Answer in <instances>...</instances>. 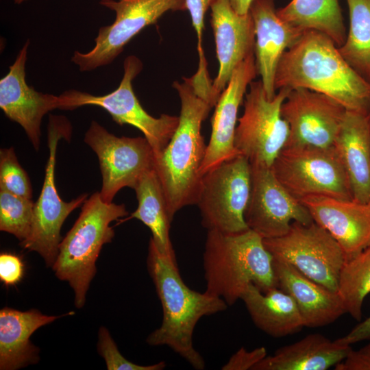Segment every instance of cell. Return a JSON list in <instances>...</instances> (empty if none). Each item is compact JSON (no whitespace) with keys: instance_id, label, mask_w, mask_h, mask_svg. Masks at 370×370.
Masks as SVG:
<instances>
[{"instance_id":"f35d334b","label":"cell","mask_w":370,"mask_h":370,"mask_svg":"<svg viewBox=\"0 0 370 370\" xmlns=\"http://www.w3.org/2000/svg\"><path fill=\"white\" fill-rule=\"evenodd\" d=\"M25 1H27V0H14V3H17V4H21L23 2Z\"/></svg>"},{"instance_id":"836d02e7","label":"cell","mask_w":370,"mask_h":370,"mask_svg":"<svg viewBox=\"0 0 370 370\" xmlns=\"http://www.w3.org/2000/svg\"><path fill=\"white\" fill-rule=\"evenodd\" d=\"M23 264L21 258L12 254L0 255V280L6 286H14L22 278Z\"/></svg>"},{"instance_id":"f546056e","label":"cell","mask_w":370,"mask_h":370,"mask_svg":"<svg viewBox=\"0 0 370 370\" xmlns=\"http://www.w3.org/2000/svg\"><path fill=\"white\" fill-rule=\"evenodd\" d=\"M35 202L0 190V230L16 236L21 242L31 232Z\"/></svg>"},{"instance_id":"7402d4cb","label":"cell","mask_w":370,"mask_h":370,"mask_svg":"<svg viewBox=\"0 0 370 370\" xmlns=\"http://www.w3.org/2000/svg\"><path fill=\"white\" fill-rule=\"evenodd\" d=\"M354 200L370 202V130L367 115L347 110L334 143Z\"/></svg>"},{"instance_id":"7a4b0ae2","label":"cell","mask_w":370,"mask_h":370,"mask_svg":"<svg viewBox=\"0 0 370 370\" xmlns=\"http://www.w3.org/2000/svg\"><path fill=\"white\" fill-rule=\"evenodd\" d=\"M147 264L162 308V323L147 343L168 346L194 369H204V360L193 347L195 328L201 318L224 311L228 305L206 291L190 288L180 275L175 256L160 251L151 238Z\"/></svg>"},{"instance_id":"74e56055","label":"cell","mask_w":370,"mask_h":370,"mask_svg":"<svg viewBox=\"0 0 370 370\" xmlns=\"http://www.w3.org/2000/svg\"><path fill=\"white\" fill-rule=\"evenodd\" d=\"M254 0H230L234 10L240 14H245L249 12V8Z\"/></svg>"},{"instance_id":"30bf717a","label":"cell","mask_w":370,"mask_h":370,"mask_svg":"<svg viewBox=\"0 0 370 370\" xmlns=\"http://www.w3.org/2000/svg\"><path fill=\"white\" fill-rule=\"evenodd\" d=\"M271 169L285 188L299 201L314 195L354 200L348 177L334 145L284 148Z\"/></svg>"},{"instance_id":"52a82bcc","label":"cell","mask_w":370,"mask_h":370,"mask_svg":"<svg viewBox=\"0 0 370 370\" xmlns=\"http://www.w3.org/2000/svg\"><path fill=\"white\" fill-rule=\"evenodd\" d=\"M71 125L65 116L50 115L48 124L47 160L42 188L35 202L31 232L27 239L20 243L25 249L36 251L44 259L46 265H53L62 241L61 227L67 217L82 206L88 198L84 193L67 202L63 201L55 183L56 157L58 141L69 140Z\"/></svg>"},{"instance_id":"9a60e30c","label":"cell","mask_w":370,"mask_h":370,"mask_svg":"<svg viewBox=\"0 0 370 370\" xmlns=\"http://www.w3.org/2000/svg\"><path fill=\"white\" fill-rule=\"evenodd\" d=\"M346 112L324 94L304 88L291 89L281 108L290 129L285 148L333 146Z\"/></svg>"},{"instance_id":"3957f363","label":"cell","mask_w":370,"mask_h":370,"mask_svg":"<svg viewBox=\"0 0 370 370\" xmlns=\"http://www.w3.org/2000/svg\"><path fill=\"white\" fill-rule=\"evenodd\" d=\"M173 86L181 101L179 124L155 162L172 220L182 208L197 204L202 177L199 169L207 147L201 124L212 108L197 93L191 77L175 82Z\"/></svg>"},{"instance_id":"277c9868","label":"cell","mask_w":370,"mask_h":370,"mask_svg":"<svg viewBox=\"0 0 370 370\" xmlns=\"http://www.w3.org/2000/svg\"><path fill=\"white\" fill-rule=\"evenodd\" d=\"M206 291L234 304L254 284L263 293L277 287L273 256L254 231L208 230L203 255Z\"/></svg>"},{"instance_id":"7c38bea8","label":"cell","mask_w":370,"mask_h":370,"mask_svg":"<svg viewBox=\"0 0 370 370\" xmlns=\"http://www.w3.org/2000/svg\"><path fill=\"white\" fill-rule=\"evenodd\" d=\"M100 4L114 11L116 17L111 25L99 29L90 51L74 52L71 60L81 71L112 62L132 38L166 12L187 10L185 0H101Z\"/></svg>"},{"instance_id":"d6a6232c","label":"cell","mask_w":370,"mask_h":370,"mask_svg":"<svg viewBox=\"0 0 370 370\" xmlns=\"http://www.w3.org/2000/svg\"><path fill=\"white\" fill-rule=\"evenodd\" d=\"M267 356L264 347H257L251 351L241 347L222 367L223 370H253V368Z\"/></svg>"},{"instance_id":"9c48e42d","label":"cell","mask_w":370,"mask_h":370,"mask_svg":"<svg viewBox=\"0 0 370 370\" xmlns=\"http://www.w3.org/2000/svg\"><path fill=\"white\" fill-rule=\"evenodd\" d=\"M291 90L282 88L269 99L260 80L249 84L243 114L235 130L234 146L251 164L271 167L285 148L290 129L281 108Z\"/></svg>"},{"instance_id":"4fadbf2b","label":"cell","mask_w":370,"mask_h":370,"mask_svg":"<svg viewBox=\"0 0 370 370\" xmlns=\"http://www.w3.org/2000/svg\"><path fill=\"white\" fill-rule=\"evenodd\" d=\"M84 142L97 154L102 185L101 199L112 203L124 187L135 188L147 172L155 169L154 152L145 137H118L92 121Z\"/></svg>"},{"instance_id":"4316f807","label":"cell","mask_w":370,"mask_h":370,"mask_svg":"<svg viewBox=\"0 0 370 370\" xmlns=\"http://www.w3.org/2000/svg\"><path fill=\"white\" fill-rule=\"evenodd\" d=\"M277 13L282 21L303 32L312 29L325 34L338 48L345 41L338 0H292Z\"/></svg>"},{"instance_id":"484cf974","label":"cell","mask_w":370,"mask_h":370,"mask_svg":"<svg viewBox=\"0 0 370 370\" xmlns=\"http://www.w3.org/2000/svg\"><path fill=\"white\" fill-rule=\"evenodd\" d=\"M138 200L131 214L150 230L151 239L162 253L175 256L169 231L173 221L169 214L165 195L155 169L147 172L134 188Z\"/></svg>"},{"instance_id":"e0dca14e","label":"cell","mask_w":370,"mask_h":370,"mask_svg":"<svg viewBox=\"0 0 370 370\" xmlns=\"http://www.w3.org/2000/svg\"><path fill=\"white\" fill-rule=\"evenodd\" d=\"M257 74L255 55L253 53L236 68L221 94L211 120L212 131L199 169L201 176L238 155L234 146L238 111L247 86Z\"/></svg>"},{"instance_id":"d4e9b609","label":"cell","mask_w":370,"mask_h":370,"mask_svg":"<svg viewBox=\"0 0 370 370\" xmlns=\"http://www.w3.org/2000/svg\"><path fill=\"white\" fill-rule=\"evenodd\" d=\"M241 299L255 325L272 337L292 335L304 327L295 301L278 287L263 293L251 284Z\"/></svg>"},{"instance_id":"ab89813d","label":"cell","mask_w":370,"mask_h":370,"mask_svg":"<svg viewBox=\"0 0 370 370\" xmlns=\"http://www.w3.org/2000/svg\"><path fill=\"white\" fill-rule=\"evenodd\" d=\"M367 116H368V121H369V130H370V112L369 113V114L367 115Z\"/></svg>"},{"instance_id":"cb8c5ba5","label":"cell","mask_w":370,"mask_h":370,"mask_svg":"<svg viewBox=\"0 0 370 370\" xmlns=\"http://www.w3.org/2000/svg\"><path fill=\"white\" fill-rule=\"evenodd\" d=\"M352 349L321 334H310L267 356L253 370H326L344 360Z\"/></svg>"},{"instance_id":"d590c367","label":"cell","mask_w":370,"mask_h":370,"mask_svg":"<svg viewBox=\"0 0 370 370\" xmlns=\"http://www.w3.org/2000/svg\"><path fill=\"white\" fill-rule=\"evenodd\" d=\"M334 367L335 370H370V340L357 350L352 349L346 358Z\"/></svg>"},{"instance_id":"e575fe53","label":"cell","mask_w":370,"mask_h":370,"mask_svg":"<svg viewBox=\"0 0 370 370\" xmlns=\"http://www.w3.org/2000/svg\"><path fill=\"white\" fill-rule=\"evenodd\" d=\"M186 9L188 10L193 26L197 38V50L199 56H204L202 47V36L204 27V16L212 0H185Z\"/></svg>"},{"instance_id":"6da1fadb","label":"cell","mask_w":370,"mask_h":370,"mask_svg":"<svg viewBox=\"0 0 370 370\" xmlns=\"http://www.w3.org/2000/svg\"><path fill=\"white\" fill-rule=\"evenodd\" d=\"M275 88H307L332 98L348 111L370 112V82L319 31H305L285 51L277 68Z\"/></svg>"},{"instance_id":"ac0fdd59","label":"cell","mask_w":370,"mask_h":370,"mask_svg":"<svg viewBox=\"0 0 370 370\" xmlns=\"http://www.w3.org/2000/svg\"><path fill=\"white\" fill-rule=\"evenodd\" d=\"M29 41L19 51L8 73L0 80V108L10 120L18 123L36 150L40 145L41 123L49 112L59 109L60 98L38 92L25 79Z\"/></svg>"},{"instance_id":"f1b7e54d","label":"cell","mask_w":370,"mask_h":370,"mask_svg":"<svg viewBox=\"0 0 370 370\" xmlns=\"http://www.w3.org/2000/svg\"><path fill=\"white\" fill-rule=\"evenodd\" d=\"M337 293L346 313L360 321L364 299L370 293V245L345 262Z\"/></svg>"},{"instance_id":"2e32d148","label":"cell","mask_w":370,"mask_h":370,"mask_svg":"<svg viewBox=\"0 0 370 370\" xmlns=\"http://www.w3.org/2000/svg\"><path fill=\"white\" fill-rule=\"evenodd\" d=\"M210 23L219 68L212 82L211 105L215 106L236 68L254 53L255 30L250 12L237 13L230 0H212Z\"/></svg>"},{"instance_id":"5bb4252c","label":"cell","mask_w":370,"mask_h":370,"mask_svg":"<svg viewBox=\"0 0 370 370\" xmlns=\"http://www.w3.org/2000/svg\"><path fill=\"white\" fill-rule=\"evenodd\" d=\"M251 165V190L245 212L249 229L262 238L286 234L293 222L308 225L313 220L304 205L293 196L271 167Z\"/></svg>"},{"instance_id":"603a6c76","label":"cell","mask_w":370,"mask_h":370,"mask_svg":"<svg viewBox=\"0 0 370 370\" xmlns=\"http://www.w3.org/2000/svg\"><path fill=\"white\" fill-rule=\"evenodd\" d=\"M60 316L44 314L36 309L20 311L8 307L0 310V369L16 370L39 360V349L30 341L32 334Z\"/></svg>"},{"instance_id":"5b68a950","label":"cell","mask_w":370,"mask_h":370,"mask_svg":"<svg viewBox=\"0 0 370 370\" xmlns=\"http://www.w3.org/2000/svg\"><path fill=\"white\" fill-rule=\"evenodd\" d=\"M127 214L124 204L104 202L99 192H95L82 204L78 218L62 239L51 268L59 280L73 288L76 308L84 306L100 251L114 236L110 223Z\"/></svg>"},{"instance_id":"83f0119b","label":"cell","mask_w":370,"mask_h":370,"mask_svg":"<svg viewBox=\"0 0 370 370\" xmlns=\"http://www.w3.org/2000/svg\"><path fill=\"white\" fill-rule=\"evenodd\" d=\"M349 29L338 48L345 61L370 82V0H347Z\"/></svg>"},{"instance_id":"8d00e7d4","label":"cell","mask_w":370,"mask_h":370,"mask_svg":"<svg viewBox=\"0 0 370 370\" xmlns=\"http://www.w3.org/2000/svg\"><path fill=\"white\" fill-rule=\"evenodd\" d=\"M370 340V316L357 324L348 334L336 339L337 343L352 345L354 343Z\"/></svg>"},{"instance_id":"60d3db41","label":"cell","mask_w":370,"mask_h":370,"mask_svg":"<svg viewBox=\"0 0 370 370\" xmlns=\"http://www.w3.org/2000/svg\"><path fill=\"white\" fill-rule=\"evenodd\" d=\"M369 204H370V202H369Z\"/></svg>"},{"instance_id":"1f68e13d","label":"cell","mask_w":370,"mask_h":370,"mask_svg":"<svg viewBox=\"0 0 370 370\" xmlns=\"http://www.w3.org/2000/svg\"><path fill=\"white\" fill-rule=\"evenodd\" d=\"M97 351L104 359L108 370H162L164 361L151 365H139L127 360L119 352L108 330L101 326L98 332Z\"/></svg>"},{"instance_id":"ffe728a7","label":"cell","mask_w":370,"mask_h":370,"mask_svg":"<svg viewBox=\"0 0 370 370\" xmlns=\"http://www.w3.org/2000/svg\"><path fill=\"white\" fill-rule=\"evenodd\" d=\"M249 12L254 25L258 73L268 98L272 99L276 95L275 77L281 58L304 32L279 17L274 0H254Z\"/></svg>"},{"instance_id":"ba28073f","label":"cell","mask_w":370,"mask_h":370,"mask_svg":"<svg viewBox=\"0 0 370 370\" xmlns=\"http://www.w3.org/2000/svg\"><path fill=\"white\" fill-rule=\"evenodd\" d=\"M251 190V165L238 154L201 177L197 205L208 230L234 234L249 230L245 212Z\"/></svg>"},{"instance_id":"4dcf8cb0","label":"cell","mask_w":370,"mask_h":370,"mask_svg":"<svg viewBox=\"0 0 370 370\" xmlns=\"http://www.w3.org/2000/svg\"><path fill=\"white\" fill-rule=\"evenodd\" d=\"M0 190L25 198L32 197L30 180L12 147L0 150Z\"/></svg>"},{"instance_id":"d6986e66","label":"cell","mask_w":370,"mask_h":370,"mask_svg":"<svg viewBox=\"0 0 370 370\" xmlns=\"http://www.w3.org/2000/svg\"><path fill=\"white\" fill-rule=\"evenodd\" d=\"M342 248L346 261L370 245V204L314 195L300 201Z\"/></svg>"},{"instance_id":"44dd1931","label":"cell","mask_w":370,"mask_h":370,"mask_svg":"<svg viewBox=\"0 0 370 370\" xmlns=\"http://www.w3.org/2000/svg\"><path fill=\"white\" fill-rule=\"evenodd\" d=\"M277 287L295 301L304 327L328 325L346 313L336 292L306 277L288 262L273 256Z\"/></svg>"},{"instance_id":"8992f818","label":"cell","mask_w":370,"mask_h":370,"mask_svg":"<svg viewBox=\"0 0 370 370\" xmlns=\"http://www.w3.org/2000/svg\"><path fill=\"white\" fill-rule=\"evenodd\" d=\"M142 69L143 64L136 56H128L124 60L123 76L116 89L104 95L66 90L59 95V109L71 110L88 105L101 107L116 123L130 125L140 130L150 144L156 159L177 128L179 116L162 114L156 118L144 110L132 88V81Z\"/></svg>"},{"instance_id":"8fae6325","label":"cell","mask_w":370,"mask_h":370,"mask_svg":"<svg viewBox=\"0 0 370 370\" xmlns=\"http://www.w3.org/2000/svg\"><path fill=\"white\" fill-rule=\"evenodd\" d=\"M263 243L272 256L288 262L308 278L337 293L345 256L336 241L314 221L308 225L293 222L286 234L263 238Z\"/></svg>"}]
</instances>
